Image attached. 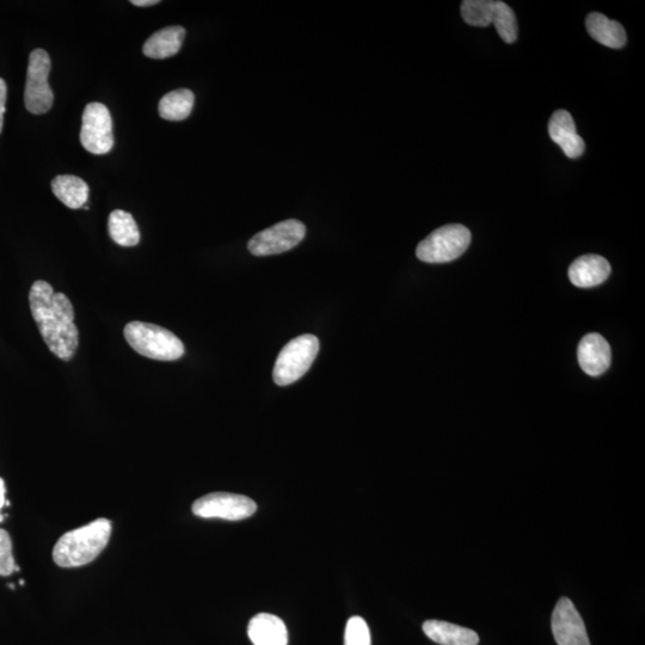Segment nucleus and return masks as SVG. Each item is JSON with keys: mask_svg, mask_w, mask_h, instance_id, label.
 Listing matches in <instances>:
<instances>
[{"mask_svg": "<svg viewBox=\"0 0 645 645\" xmlns=\"http://www.w3.org/2000/svg\"><path fill=\"white\" fill-rule=\"evenodd\" d=\"M551 625L558 645H591L585 623L570 599H559L552 613Z\"/></svg>", "mask_w": 645, "mask_h": 645, "instance_id": "10", "label": "nucleus"}, {"mask_svg": "<svg viewBox=\"0 0 645 645\" xmlns=\"http://www.w3.org/2000/svg\"><path fill=\"white\" fill-rule=\"evenodd\" d=\"M248 635L254 645H287L288 643L286 625L274 614H257L250 620Z\"/></svg>", "mask_w": 645, "mask_h": 645, "instance_id": "14", "label": "nucleus"}, {"mask_svg": "<svg viewBox=\"0 0 645 645\" xmlns=\"http://www.w3.org/2000/svg\"><path fill=\"white\" fill-rule=\"evenodd\" d=\"M55 196L66 207L78 210L86 205L89 199V187L82 178L72 175H60L52 181Z\"/></svg>", "mask_w": 645, "mask_h": 645, "instance_id": "18", "label": "nucleus"}, {"mask_svg": "<svg viewBox=\"0 0 645 645\" xmlns=\"http://www.w3.org/2000/svg\"><path fill=\"white\" fill-rule=\"evenodd\" d=\"M112 528V522L102 518L65 533L54 546V562L61 568H78L94 562L107 548Z\"/></svg>", "mask_w": 645, "mask_h": 645, "instance_id": "2", "label": "nucleus"}, {"mask_svg": "<svg viewBox=\"0 0 645 645\" xmlns=\"http://www.w3.org/2000/svg\"><path fill=\"white\" fill-rule=\"evenodd\" d=\"M344 645H371V632L365 619L352 617L348 620Z\"/></svg>", "mask_w": 645, "mask_h": 645, "instance_id": "23", "label": "nucleus"}, {"mask_svg": "<svg viewBox=\"0 0 645 645\" xmlns=\"http://www.w3.org/2000/svg\"><path fill=\"white\" fill-rule=\"evenodd\" d=\"M109 235L121 247H135L140 242V232L131 213L116 210L109 215Z\"/></svg>", "mask_w": 645, "mask_h": 645, "instance_id": "20", "label": "nucleus"}, {"mask_svg": "<svg viewBox=\"0 0 645 645\" xmlns=\"http://www.w3.org/2000/svg\"><path fill=\"white\" fill-rule=\"evenodd\" d=\"M493 24L501 39L507 43H513L518 38V26L511 6L495 0V12Z\"/></svg>", "mask_w": 645, "mask_h": 645, "instance_id": "22", "label": "nucleus"}, {"mask_svg": "<svg viewBox=\"0 0 645 645\" xmlns=\"http://www.w3.org/2000/svg\"><path fill=\"white\" fill-rule=\"evenodd\" d=\"M577 359L583 372L591 377H599L611 366L610 344L599 334H588L579 344Z\"/></svg>", "mask_w": 645, "mask_h": 645, "instance_id": "11", "label": "nucleus"}, {"mask_svg": "<svg viewBox=\"0 0 645 645\" xmlns=\"http://www.w3.org/2000/svg\"><path fill=\"white\" fill-rule=\"evenodd\" d=\"M81 143L92 155H107L114 146L113 121L102 103H89L83 113Z\"/></svg>", "mask_w": 645, "mask_h": 645, "instance_id": "8", "label": "nucleus"}, {"mask_svg": "<svg viewBox=\"0 0 645 645\" xmlns=\"http://www.w3.org/2000/svg\"><path fill=\"white\" fill-rule=\"evenodd\" d=\"M184 38H186V29L183 27L164 28L145 42L143 52L150 59L162 60L174 57L180 52Z\"/></svg>", "mask_w": 645, "mask_h": 645, "instance_id": "16", "label": "nucleus"}, {"mask_svg": "<svg viewBox=\"0 0 645 645\" xmlns=\"http://www.w3.org/2000/svg\"><path fill=\"white\" fill-rule=\"evenodd\" d=\"M549 134L568 158H579L585 153V141L577 134L573 116L567 110H557L551 116Z\"/></svg>", "mask_w": 645, "mask_h": 645, "instance_id": "12", "label": "nucleus"}, {"mask_svg": "<svg viewBox=\"0 0 645 645\" xmlns=\"http://www.w3.org/2000/svg\"><path fill=\"white\" fill-rule=\"evenodd\" d=\"M125 339L135 352L152 360L175 361L184 354L180 339L159 325L131 322L126 325Z\"/></svg>", "mask_w": 645, "mask_h": 645, "instance_id": "3", "label": "nucleus"}, {"mask_svg": "<svg viewBox=\"0 0 645 645\" xmlns=\"http://www.w3.org/2000/svg\"><path fill=\"white\" fill-rule=\"evenodd\" d=\"M51 67V58L43 49H35L30 53L26 90H24V103L29 113L46 114L53 106L54 95L48 84Z\"/></svg>", "mask_w": 645, "mask_h": 645, "instance_id": "6", "label": "nucleus"}, {"mask_svg": "<svg viewBox=\"0 0 645 645\" xmlns=\"http://www.w3.org/2000/svg\"><path fill=\"white\" fill-rule=\"evenodd\" d=\"M586 27L589 35L601 45L614 49L625 46L626 33L622 24L610 20L605 15L598 14V12L588 15Z\"/></svg>", "mask_w": 645, "mask_h": 645, "instance_id": "17", "label": "nucleus"}, {"mask_svg": "<svg viewBox=\"0 0 645 645\" xmlns=\"http://www.w3.org/2000/svg\"><path fill=\"white\" fill-rule=\"evenodd\" d=\"M423 631L430 640L440 645H477L479 637L475 631L442 620H427Z\"/></svg>", "mask_w": 645, "mask_h": 645, "instance_id": "15", "label": "nucleus"}, {"mask_svg": "<svg viewBox=\"0 0 645 645\" xmlns=\"http://www.w3.org/2000/svg\"><path fill=\"white\" fill-rule=\"evenodd\" d=\"M6 488H5V482L3 481L2 478H0V511H2V508L5 505H9V502L6 501ZM4 520V515L0 514V521Z\"/></svg>", "mask_w": 645, "mask_h": 645, "instance_id": "26", "label": "nucleus"}, {"mask_svg": "<svg viewBox=\"0 0 645 645\" xmlns=\"http://www.w3.org/2000/svg\"><path fill=\"white\" fill-rule=\"evenodd\" d=\"M319 350V340L315 335H303L288 342L282 348L275 362L273 378L279 386L298 382L310 370Z\"/></svg>", "mask_w": 645, "mask_h": 645, "instance_id": "5", "label": "nucleus"}, {"mask_svg": "<svg viewBox=\"0 0 645 645\" xmlns=\"http://www.w3.org/2000/svg\"><path fill=\"white\" fill-rule=\"evenodd\" d=\"M471 232L468 227L452 224L440 227L423 239L416 256L426 263H447L457 260L468 250Z\"/></svg>", "mask_w": 645, "mask_h": 645, "instance_id": "4", "label": "nucleus"}, {"mask_svg": "<svg viewBox=\"0 0 645 645\" xmlns=\"http://www.w3.org/2000/svg\"><path fill=\"white\" fill-rule=\"evenodd\" d=\"M305 235L306 227L301 221L285 220L257 233L250 239L248 249L255 256L278 255L296 248Z\"/></svg>", "mask_w": 645, "mask_h": 645, "instance_id": "7", "label": "nucleus"}, {"mask_svg": "<svg viewBox=\"0 0 645 645\" xmlns=\"http://www.w3.org/2000/svg\"><path fill=\"white\" fill-rule=\"evenodd\" d=\"M6 96H8V88H6L4 79L0 78V133H2L4 126Z\"/></svg>", "mask_w": 645, "mask_h": 645, "instance_id": "24", "label": "nucleus"}, {"mask_svg": "<svg viewBox=\"0 0 645 645\" xmlns=\"http://www.w3.org/2000/svg\"><path fill=\"white\" fill-rule=\"evenodd\" d=\"M495 0H465L462 4L464 21L472 27H488L494 20Z\"/></svg>", "mask_w": 645, "mask_h": 645, "instance_id": "21", "label": "nucleus"}, {"mask_svg": "<svg viewBox=\"0 0 645 645\" xmlns=\"http://www.w3.org/2000/svg\"><path fill=\"white\" fill-rule=\"evenodd\" d=\"M29 305L49 350L61 360H71L78 348L79 334L70 299L39 280L30 288Z\"/></svg>", "mask_w": 645, "mask_h": 645, "instance_id": "1", "label": "nucleus"}, {"mask_svg": "<svg viewBox=\"0 0 645 645\" xmlns=\"http://www.w3.org/2000/svg\"><path fill=\"white\" fill-rule=\"evenodd\" d=\"M131 4L135 6H143V8H146V6L159 4V0H132Z\"/></svg>", "mask_w": 645, "mask_h": 645, "instance_id": "27", "label": "nucleus"}, {"mask_svg": "<svg viewBox=\"0 0 645 645\" xmlns=\"http://www.w3.org/2000/svg\"><path fill=\"white\" fill-rule=\"evenodd\" d=\"M193 513L204 519L238 521L250 518L257 511L255 501L247 496L231 493H212L200 497L193 505Z\"/></svg>", "mask_w": 645, "mask_h": 645, "instance_id": "9", "label": "nucleus"}, {"mask_svg": "<svg viewBox=\"0 0 645 645\" xmlns=\"http://www.w3.org/2000/svg\"><path fill=\"white\" fill-rule=\"evenodd\" d=\"M194 102L195 96L188 89L171 91L159 102L158 112L164 120H186L192 113Z\"/></svg>", "mask_w": 645, "mask_h": 645, "instance_id": "19", "label": "nucleus"}, {"mask_svg": "<svg viewBox=\"0 0 645 645\" xmlns=\"http://www.w3.org/2000/svg\"><path fill=\"white\" fill-rule=\"evenodd\" d=\"M611 274L610 263L599 255L577 258L569 268V279L576 287L591 288L605 282Z\"/></svg>", "mask_w": 645, "mask_h": 645, "instance_id": "13", "label": "nucleus"}, {"mask_svg": "<svg viewBox=\"0 0 645 645\" xmlns=\"http://www.w3.org/2000/svg\"><path fill=\"white\" fill-rule=\"evenodd\" d=\"M12 554V540L10 534L0 528V556Z\"/></svg>", "mask_w": 645, "mask_h": 645, "instance_id": "25", "label": "nucleus"}]
</instances>
